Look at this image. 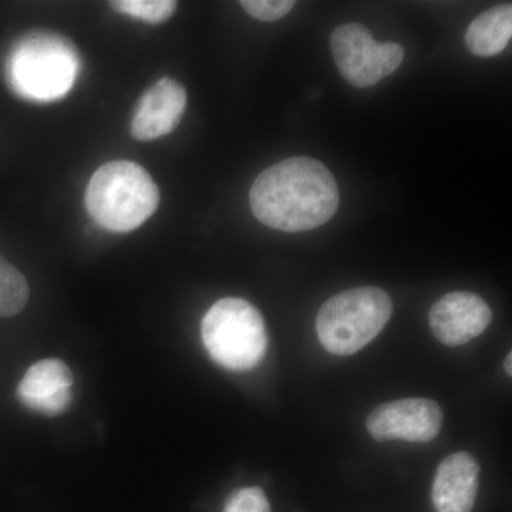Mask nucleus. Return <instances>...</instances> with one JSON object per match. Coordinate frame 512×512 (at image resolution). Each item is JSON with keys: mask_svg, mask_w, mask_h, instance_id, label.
I'll use <instances>...</instances> for the list:
<instances>
[{"mask_svg": "<svg viewBox=\"0 0 512 512\" xmlns=\"http://www.w3.org/2000/svg\"><path fill=\"white\" fill-rule=\"evenodd\" d=\"M187 107L183 84L163 77L150 87L138 101L131 120V136L138 141L167 136L181 123Z\"/></svg>", "mask_w": 512, "mask_h": 512, "instance_id": "1a4fd4ad", "label": "nucleus"}, {"mask_svg": "<svg viewBox=\"0 0 512 512\" xmlns=\"http://www.w3.org/2000/svg\"><path fill=\"white\" fill-rule=\"evenodd\" d=\"M111 8L131 18L147 23H163L174 15L177 2L173 0H117Z\"/></svg>", "mask_w": 512, "mask_h": 512, "instance_id": "4468645a", "label": "nucleus"}, {"mask_svg": "<svg viewBox=\"0 0 512 512\" xmlns=\"http://www.w3.org/2000/svg\"><path fill=\"white\" fill-rule=\"evenodd\" d=\"M392 315V298L383 289H349L323 303L316 316V332L332 355H355L377 338Z\"/></svg>", "mask_w": 512, "mask_h": 512, "instance_id": "20e7f679", "label": "nucleus"}, {"mask_svg": "<svg viewBox=\"0 0 512 512\" xmlns=\"http://www.w3.org/2000/svg\"><path fill=\"white\" fill-rule=\"evenodd\" d=\"M30 289L25 276L0 255V318H12L28 305Z\"/></svg>", "mask_w": 512, "mask_h": 512, "instance_id": "ddd939ff", "label": "nucleus"}, {"mask_svg": "<svg viewBox=\"0 0 512 512\" xmlns=\"http://www.w3.org/2000/svg\"><path fill=\"white\" fill-rule=\"evenodd\" d=\"M333 59L340 74L352 86H375L399 69L404 49L399 43H377L365 26L357 23L339 26L330 37Z\"/></svg>", "mask_w": 512, "mask_h": 512, "instance_id": "423d86ee", "label": "nucleus"}, {"mask_svg": "<svg viewBox=\"0 0 512 512\" xmlns=\"http://www.w3.org/2000/svg\"><path fill=\"white\" fill-rule=\"evenodd\" d=\"M241 6L252 18L262 22H275L288 15L295 6V2L292 0H244Z\"/></svg>", "mask_w": 512, "mask_h": 512, "instance_id": "dca6fc26", "label": "nucleus"}, {"mask_svg": "<svg viewBox=\"0 0 512 512\" xmlns=\"http://www.w3.org/2000/svg\"><path fill=\"white\" fill-rule=\"evenodd\" d=\"M16 393L23 406L33 412L59 416L72 404V370L63 360H40L29 367Z\"/></svg>", "mask_w": 512, "mask_h": 512, "instance_id": "9d476101", "label": "nucleus"}, {"mask_svg": "<svg viewBox=\"0 0 512 512\" xmlns=\"http://www.w3.org/2000/svg\"><path fill=\"white\" fill-rule=\"evenodd\" d=\"M249 204L256 220L285 232L311 231L326 224L339 207L335 177L320 161L292 157L256 177Z\"/></svg>", "mask_w": 512, "mask_h": 512, "instance_id": "f257e3e1", "label": "nucleus"}, {"mask_svg": "<svg viewBox=\"0 0 512 512\" xmlns=\"http://www.w3.org/2000/svg\"><path fill=\"white\" fill-rule=\"evenodd\" d=\"M84 202L100 227L128 232L153 217L160 204V191L141 165L111 161L93 174Z\"/></svg>", "mask_w": 512, "mask_h": 512, "instance_id": "f03ea898", "label": "nucleus"}, {"mask_svg": "<svg viewBox=\"0 0 512 512\" xmlns=\"http://www.w3.org/2000/svg\"><path fill=\"white\" fill-rule=\"evenodd\" d=\"M201 336L211 359L234 372L254 369L268 350L261 312L241 298L215 302L202 319Z\"/></svg>", "mask_w": 512, "mask_h": 512, "instance_id": "39448f33", "label": "nucleus"}, {"mask_svg": "<svg viewBox=\"0 0 512 512\" xmlns=\"http://www.w3.org/2000/svg\"><path fill=\"white\" fill-rule=\"evenodd\" d=\"M493 319L483 298L471 292H451L431 306V332L446 346L466 345L478 338Z\"/></svg>", "mask_w": 512, "mask_h": 512, "instance_id": "6e6552de", "label": "nucleus"}, {"mask_svg": "<svg viewBox=\"0 0 512 512\" xmlns=\"http://www.w3.org/2000/svg\"><path fill=\"white\" fill-rule=\"evenodd\" d=\"M80 57L69 39L55 32H32L13 46L8 76L13 90L23 99H63L76 82Z\"/></svg>", "mask_w": 512, "mask_h": 512, "instance_id": "7ed1b4c3", "label": "nucleus"}, {"mask_svg": "<svg viewBox=\"0 0 512 512\" xmlns=\"http://www.w3.org/2000/svg\"><path fill=\"white\" fill-rule=\"evenodd\" d=\"M443 412L430 399H402L382 404L369 414L366 429L377 441L430 443L439 436Z\"/></svg>", "mask_w": 512, "mask_h": 512, "instance_id": "0eeeda50", "label": "nucleus"}, {"mask_svg": "<svg viewBox=\"0 0 512 512\" xmlns=\"http://www.w3.org/2000/svg\"><path fill=\"white\" fill-rule=\"evenodd\" d=\"M512 353H508V356H507V359H505V362H504V367H505V372H507V375L508 376H511L512 375Z\"/></svg>", "mask_w": 512, "mask_h": 512, "instance_id": "f3484780", "label": "nucleus"}, {"mask_svg": "<svg viewBox=\"0 0 512 512\" xmlns=\"http://www.w3.org/2000/svg\"><path fill=\"white\" fill-rule=\"evenodd\" d=\"M480 484V464L467 451H457L441 461L433 483L437 512H471Z\"/></svg>", "mask_w": 512, "mask_h": 512, "instance_id": "9b49d317", "label": "nucleus"}, {"mask_svg": "<svg viewBox=\"0 0 512 512\" xmlns=\"http://www.w3.org/2000/svg\"><path fill=\"white\" fill-rule=\"evenodd\" d=\"M512 36V6H494L478 16L468 26L466 45L473 55L493 57L500 55Z\"/></svg>", "mask_w": 512, "mask_h": 512, "instance_id": "f8f14e48", "label": "nucleus"}, {"mask_svg": "<svg viewBox=\"0 0 512 512\" xmlns=\"http://www.w3.org/2000/svg\"><path fill=\"white\" fill-rule=\"evenodd\" d=\"M224 512H271V504L261 488H241L229 495Z\"/></svg>", "mask_w": 512, "mask_h": 512, "instance_id": "2eb2a0df", "label": "nucleus"}]
</instances>
